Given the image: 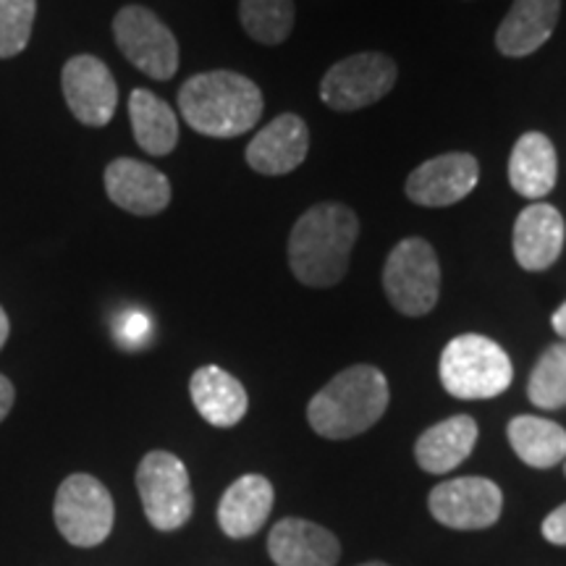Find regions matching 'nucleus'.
Instances as JSON below:
<instances>
[{
    "label": "nucleus",
    "mask_w": 566,
    "mask_h": 566,
    "mask_svg": "<svg viewBox=\"0 0 566 566\" xmlns=\"http://www.w3.org/2000/svg\"><path fill=\"white\" fill-rule=\"evenodd\" d=\"M359 237V218L342 202L313 205L289 237V268L294 279L313 289H331L349 271Z\"/></svg>",
    "instance_id": "nucleus-1"
},
{
    "label": "nucleus",
    "mask_w": 566,
    "mask_h": 566,
    "mask_svg": "<svg viewBox=\"0 0 566 566\" xmlns=\"http://www.w3.org/2000/svg\"><path fill=\"white\" fill-rule=\"evenodd\" d=\"M263 105L258 84L237 71H205L179 90L181 118L212 139H233L254 129Z\"/></svg>",
    "instance_id": "nucleus-2"
},
{
    "label": "nucleus",
    "mask_w": 566,
    "mask_h": 566,
    "mask_svg": "<svg viewBox=\"0 0 566 566\" xmlns=\"http://www.w3.org/2000/svg\"><path fill=\"white\" fill-rule=\"evenodd\" d=\"M388 407V380L373 365L346 367L313 396L307 420L317 436L346 441L380 420Z\"/></svg>",
    "instance_id": "nucleus-3"
},
{
    "label": "nucleus",
    "mask_w": 566,
    "mask_h": 566,
    "mask_svg": "<svg viewBox=\"0 0 566 566\" xmlns=\"http://www.w3.org/2000/svg\"><path fill=\"white\" fill-rule=\"evenodd\" d=\"M438 373L446 391L467 401L501 396L514 380L509 354L493 338L480 334L451 338L441 354Z\"/></svg>",
    "instance_id": "nucleus-4"
},
{
    "label": "nucleus",
    "mask_w": 566,
    "mask_h": 566,
    "mask_svg": "<svg viewBox=\"0 0 566 566\" xmlns=\"http://www.w3.org/2000/svg\"><path fill=\"white\" fill-rule=\"evenodd\" d=\"M384 292L401 315H428L441 294V263L433 247L420 237L401 239L384 265Z\"/></svg>",
    "instance_id": "nucleus-5"
},
{
    "label": "nucleus",
    "mask_w": 566,
    "mask_h": 566,
    "mask_svg": "<svg viewBox=\"0 0 566 566\" xmlns=\"http://www.w3.org/2000/svg\"><path fill=\"white\" fill-rule=\"evenodd\" d=\"M137 491L150 525L163 533L184 527L195 512L187 467L168 451H150L142 459L137 467Z\"/></svg>",
    "instance_id": "nucleus-6"
},
{
    "label": "nucleus",
    "mask_w": 566,
    "mask_h": 566,
    "mask_svg": "<svg viewBox=\"0 0 566 566\" xmlns=\"http://www.w3.org/2000/svg\"><path fill=\"white\" fill-rule=\"evenodd\" d=\"M55 527L76 548H95L111 535L116 506L101 480L76 472L55 493Z\"/></svg>",
    "instance_id": "nucleus-7"
},
{
    "label": "nucleus",
    "mask_w": 566,
    "mask_h": 566,
    "mask_svg": "<svg viewBox=\"0 0 566 566\" xmlns=\"http://www.w3.org/2000/svg\"><path fill=\"white\" fill-rule=\"evenodd\" d=\"M113 38L126 61L142 74L166 82L179 71V42L158 13L145 6H124L113 19Z\"/></svg>",
    "instance_id": "nucleus-8"
},
{
    "label": "nucleus",
    "mask_w": 566,
    "mask_h": 566,
    "mask_svg": "<svg viewBox=\"0 0 566 566\" xmlns=\"http://www.w3.org/2000/svg\"><path fill=\"white\" fill-rule=\"evenodd\" d=\"M399 69L384 53H354L325 71L321 97L331 111L349 113L384 101L394 90Z\"/></svg>",
    "instance_id": "nucleus-9"
},
{
    "label": "nucleus",
    "mask_w": 566,
    "mask_h": 566,
    "mask_svg": "<svg viewBox=\"0 0 566 566\" xmlns=\"http://www.w3.org/2000/svg\"><path fill=\"white\" fill-rule=\"evenodd\" d=\"M430 514L451 530H485L499 522L504 493L488 478H457L428 495Z\"/></svg>",
    "instance_id": "nucleus-10"
},
{
    "label": "nucleus",
    "mask_w": 566,
    "mask_h": 566,
    "mask_svg": "<svg viewBox=\"0 0 566 566\" xmlns=\"http://www.w3.org/2000/svg\"><path fill=\"white\" fill-rule=\"evenodd\" d=\"M61 90L69 111L84 126L111 124L118 108V84L95 55H74L61 71Z\"/></svg>",
    "instance_id": "nucleus-11"
},
{
    "label": "nucleus",
    "mask_w": 566,
    "mask_h": 566,
    "mask_svg": "<svg viewBox=\"0 0 566 566\" xmlns=\"http://www.w3.org/2000/svg\"><path fill=\"white\" fill-rule=\"evenodd\" d=\"M480 181V163L470 153H446L417 166L405 184V192L422 208H449L462 202Z\"/></svg>",
    "instance_id": "nucleus-12"
},
{
    "label": "nucleus",
    "mask_w": 566,
    "mask_h": 566,
    "mask_svg": "<svg viewBox=\"0 0 566 566\" xmlns=\"http://www.w3.org/2000/svg\"><path fill=\"white\" fill-rule=\"evenodd\" d=\"M103 181L111 202L132 216H158L171 202V181L150 163L118 158L105 168Z\"/></svg>",
    "instance_id": "nucleus-13"
},
{
    "label": "nucleus",
    "mask_w": 566,
    "mask_h": 566,
    "mask_svg": "<svg viewBox=\"0 0 566 566\" xmlns=\"http://www.w3.org/2000/svg\"><path fill=\"white\" fill-rule=\"evenodd\" d=\"M310 150V129L294 113H283L247 145V166L263 176H286L300 168Z\"/></svg>",
    "instance_id": "nucleus-14"
},
{
    "label": "nucleus",
    "mask_w": 566,
    "mask_h": 566,
    "mask_svg": "<svg viewBox=\"0 0 566 566\" xmlns=\"http://www.w3.org/2000/svg\"><path fill=\"white\" fill-rule=\"evenodd\" d=\"M566 226L554 205L533 202L514 223V258L525 271L541 273L562 258Z\"/></svg>",
    "instance_id": "nucleus-15"
},
{
    "label": "nucleus",
    "mask_w": 566,
    "mask_h": 566,
    "mask_svg": "<svg viewBox=\"0 0 566 566\" xmlns=\"http://www.w3.org/2000/svg\"><path fill=\"white\" fill-rule=\"evenodd\" d=\"M268 554L279 566H336L342 543L331 530L289 516L271 530Z\"/></svg>",
    "instance_id": "nucleus-16"
},
{
    "label": "nucleus",
    "mask_w": 566,
    "mask_h": 566,
    "mask_svg": "<svg viewBox=\"0 0 566 566\" xmlns=\"http://www.w3.org/2000/svg\"><path fill=\"white\" fill-rule=\"evenodd\" d=\"M562 0H514L495 32V48L509 59H525L543 48L556 30Z\"/></svg>",
    "instance_id": "nucleus-17"
},
{
    "label": "nucleus",
    "mask_w": 566,
    "mask_h": 566,
    "mask_svg": "<svg viewBox=\"0 0 566 566\" xmlns=\"http://www.w3.org/2000/svg\"><path fill=\"white\" fill-rule=\"evenodd\" d=\"M475 443L478 422L470 415H454L417 438L415 459L430 475H446L472 454Z\"/></svg>",
    "instance_id": "nucleus-18"
},
{
    "label": "nucleus",
    "mask_w": 566,
    "mask_h": 566,
    "mask_svg": "<svg viewBox=\"0 0 566 566\" xmlns=\"http://www.w3.org/2000/svg\"><path fill=\"white\" fill-rule=\"evenodd\" d=\"M273 485L263 475H244L229 485L218 504V525L229 537H250L265 525L273 509Z\"/></svg>",
    "instance_id": "nucleus-19"
},
{
    "label": "nucleus",
    "mask_w": 566,
    "mask_h": 566,
    "mask_svg": "<svg viewBox=\"0 0 566 566\" xmlns=\"http://www.w3.org/2000/svg\"><path fill=\"white\" fill-rule=\"evenodd\" d=\"M558 160L554 142L541 132L522 134L509 158V181L514 192L527 200H543L554 192Z\"/></svg>",
    "instance_id": "nucleus-20"
},
{
    "label": "nucleus",
    "mask_w": 566,
    "mask_h": 566,
    "mask_svg": "<svg viewBox=\"0 0 566 566\" xmlns=\"http://www.w3.org/2000/svg\"><path fill=\"white\" fill-rule=\"evenodd\" d=\"M189 394H192V401L197 412L202 415V420L216 424V428H233V424H239L244 420L247 407H250L244 386L231 373L216 365L200 367L192 375Z\"/></svg>",
    "instance_id": "nucleus-21"
},
{
    "label": "nucleus",
    "mask_w": 566,
    "mask_h": 566,
    "mask_svg": "<svg viewBox=\"0 0 566 566\" xmlns=\"http://www.w3.org/2000/svg\"><path fill=\"white\" fill-rule=\"evenodd\" d=\"M129 118L137 145L153 158L174 153L179 145V118L171 105L150 90H134L129 97Z\"/></svg>",
    "instance_id": "nucleus-22"
},
{
    "label": "nucleus",
    "mask_w": 566,
    "mask_h": 566,
    "mask_svg": "<svg viewBox=\"0 0 566 566\" xmlns=\"http://www.w3.org/2000/svg\"><path fill=\"white\" fill-rule=\"evenodd\" d=\"M506 436L514 454L535 470H548L566 459V430L546 417H514L509 422Z\"/></svg>",
    "instance_id": "nucleus-23"
},
{
    "label": "nucleus",
    "mask_w": 566,
    "mask_h": 566,
    "mask_svg": "<svg viewBox=\"0 0 566 566\" xmlns=\"http://www.w3.org/2000/svg\"><path fill=\"white\" fill-rule=\"evenodd\" d=\"M244 32L260 45H281L294 30V0H239Z\"/></svg>",
    "instance_id": "nucleus-24"
},
{
    "label": "nucleus",
    "mask_w": 566,
    "mask_h": 566,
    "mask_svg": "<svg viewBox=\"0 0 566 566\" xmlns=\"http://www.w3.org/2000/svg\"><path fill=\"white\" fill-rule=\"evenodd\" d=\"M527 396L537 409L566 407V344H554L537 359Z\"/></svg>",
    "instance_id": "nucleus-25"
},
{
    "label": "nucleus",
    "mask_w": 566,
    "mask_h": 566,
    "mask_svg": "<svg viewBox=\"0 0 566 566\" xmlns=\"http://www.w3.org/2000/svg\"><path fill=\"white\" fill-rule=\"evenodd\" d=\"M38 0H0V59H13L30 45Z\"/></svg>",
    "instance_id": "nucleus-26"
},
{
    "label": "nucleus",
    "mask_w": 566,
    "mask_h": 566,
    "mask_svg": "<svg viewBox=\"0 0 566 566\" xmlns=\"http://www.w3.org/2000/svg\"><path fill=\"white\" fill-rule=\"evenodd\" d=\"M150 317L139 313V310H132V313L122 315V321L116 323V336L118 342L129 346V349H139V346L150 338Z\"/></svg>",
    "instance_id": "nucleus-27"
},
{
    "label": "nucleus",
    "mask_w": 566,
    "mask_h": 566,
    "mask_svg": "<svg viewBox=\"0 0 566 566\" xmlns=\"http://www.w3.org/2000/svg\"><path fill=\"white\" fill-rule=\"evenodd\" d=\"M543 537L554 546H566V504L554 509L546 520H543Z\"/></svg>",
    "instance_id": "nucleus-28"
},
{
    "label": "nucleus",
    "mask_w": 566,
    "mask_h": 566,
    "mask_svg": "<svg viewBox=\"0 0 566 566\" xmlns=\"http://www.w3.org/2000/svg\"><path fill=\"white\" fill-rule=\"evenodd\" d=\"M13 396H17V391H13V384L6 378V375H0V422L9 417L11 407H13Z\"/></svg>",
    "instance_id": "nucleus-29"
},
{
    "label": "nucleus",
    "mask_w": 566,
    "mask_h": 566,
    "mask_svg": "<svg viewBox=\"0 0 566 566\" xmlns=\"http://www.w3.org/2000/svg\"><path fill=\"white\" fill-rule=\"evenodd\" d=\"M551 325H554V331H556L558 336L566 338V302L556 310L554 317H551Z\"/></svg>",
    "instance_id": "nucleus-30"
},
{
    "label": "nucleus",
    "mask_w": 566,
    "mask_h": 566,
    "mask_svg": "<svg viewBox=\"0 0 566 566\" xmlns=\"http://www.w3.org/2000/svg\"><path fill=\"white\" fill-rule=\"evenodd\" d=\"M9 331H11L9 315H6V310L0 307V349H3L6 342H9Z\"/></svg>",
    "instance_id": "nucleus-31"
},
{
    "label": "nucleus",
    "mask_w": 566,
    "mask_h": 566,
    "mask_svg": "<svg viewBox=\"0 0 566 566\" xmlns=\"http://www.w3.org/2000/svg\"><path fill=\"white\" fill-rule=\"evenodd\" d=\"M363 566H386V564H375V562H373V564H363Z\"/></svg>",
    "instance_id": "nucleus-32"
},
{
    "label": "nucleus",
    "mask_w": 566,
    "mask_h": 566,
    "mask_svg": "<svg viewBox=\"0 0 566 566\" xmlns=\"http://www.w3.org/2000/svg\"><path fill=\"white\" fill-rule=\"evenodd\" d=\"M564 472H566V459H564Z\"/></svg>",
    "instance_id": "nucleus-33"
}]
</instances>
